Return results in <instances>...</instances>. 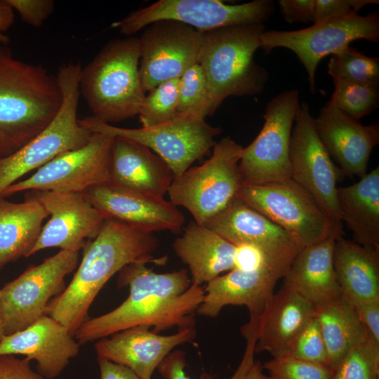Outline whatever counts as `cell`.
I'll use <instances>...</instances> for the list:
<instances>
[{"mask_svg": "<svg viewBox=\"0 0 379 379\" xmlns=\"http://www.w3.org/2000/svg\"><path fill=\"white\" fill-rule=\"evenodd\" d=\"M146 264L133 262L119 272L117 285L129 288L128 298L109 312L88 318L73 334L79 344L136 326L152 327L155 333L194 326L204 288L192 284L185 269L157 273Z\"/></svg>", "mask_w": 379, "mask_h": 379, "instance_id": "obj_1", "label": "cell"}, {"mask_svg": "<svg viewBox=\"0 0 379 379\" xmlns=\"http://www.w3.org/2000/svg\"><path fill=\"white\" fill-rule=\"evenodd\" d=\"M159 240L148 232L112 218H105L95 238L86 241L82 260L71 282L49 302L46 314L73 335L88 319L89 308L108 280L126 265L135 262L164 265L156 258Z\"/></svg>", "mask_w": 379, "mask_h": 379, "instance_id": "obj_2", "label": "cell"}, {"mask_svg": "<svg viewBox=\"0 0 379 379\" xmlns=\"http://www.w3.org/2000/svg\"><path fill=\"white\" fill-rule=\"evenodd\" d=\"M62 102L56 76L41 65L15 58L9 47L0 44V158L39 134Z\"/></svg>", "mask_w": 379, "mask_h": 379, "instance_id": "obj_3", "label": "cell"}, {"mask_svg": "<svg viewBox=\"0 0 379 379\" xmlns=\"http://www.w3.org/2000/svg\"><path fill=\"white\" fill-rule=\"evenodd\" d=\"M140 44L127 36L107 42L81 68L79 91L93 117L112 124L138 115L146 95L140 80Z\"/></svg>", "mask_w": 379, "mask_h": 379, "instance_id": "obj_4", "label": "cell"}, {"mask_svg": "<svg viewBox=\"0 0 379 379\" xmlns=\"http://www.w3.org/2000/svg\"><path fill=\"white\" fill-rule=\"evenodd\" d=\"M265 29L264 24H249L203 32L198 63L208 81L213 114L230 96L254 95L264 90L269 74L254 54Z\"/></svg>", "mask_w": 379, "mask_h": 379, "instance_id": "obj_5", "label": "cell"}, {"mask_svg": "<svg viewBox=\"0 0 379 379\" xmlns=\"http://www.w3.org/2000/svg\"><path fill=\"white\" fill-rule=\"evenodd\" d=\"M81 68L74 62L60 67L56 77L62 102L56 116L19 150L0 158V196L24 175L39 169L62 153L81 148L90 140L93 133L81 125L77 117Z\"/></svg>", "mask_w": 379, "mask_h": 379, "instance_id": "obj_6", "label": "cell"}, {"mask_svg": "<svg viewBox=\"0 0 379 379\" xmlns=\"http://www.w3.org/2000/svg\"><path fill=\"white\" fill-rule=\"evenodd\" d=\"M244 148L228 136L215 142L209 159L174 179L167 193L170 201L204 225L238 196L243 185L238 165Z\"/></svg>", "mask_w": 379, "mask_h": 379, "instance_id": "obj_7", "label": "cell"}, {"mask_svg": "<svg viewBox=\"0 0 379 379\" xmlns=\"http://www.w3.org/2000/svg\"><path fill=\"white\" fill-rule=\"evenodd\" d=\"M238 197L291 234L302 246L343 236L314 198L292 179L242 185Z\"/></svg>", "mask_w": 379, "mask_h": 379, "instance_id": "obj_8", "label": "cell"}, {"mask_svg": "<svg viewBox=\"0 0 379 379\" xmlns=\"http://www.w3.org/2000/svg\"><path fill=\"white\" fill-rule=\"evenodd\" d=\"M358 39L379 41L378 12L335 17L298 30L265 31L260 36V48L266 53L279 47L292 51L305 68L310 91L314 93L319 62L325 56L337 53Z\"/></svg>", "mask_w": 379, "mask_h": 379, "instance_id": "obj_9", "label": "cell"}, {"mask_svg": "<svg viewBox=\"0 0 379 379\" xmlns=\"http://www.w3.org/2000/svg\"><path fill=\"white\" fill-rule=\"evenodd\" d=\"M79 123L92 133L128 139L147 147L167 164L175 178L213 147L215 138L222 132L205 120L179 114L168 122L148 128L117 127L92 116L79 119Z\"/></svg>", "mask_w": 379, "mask_h": 379, "instance_id": "obj_10", "label": "cell"}, {"mask_svg": "<svg viewBox=\"0 0 379 379\" xmlns=\"http://www.w3.org/2000/svg\"><path fill=\"white\" fill-rule=\"evenodd\" d=\"M274 11L271 0L234 5L219 0H159L131 12L112 27L122 34L132 36L151 23L168 20L206 32L233 25L264 24Z\"/></svg>", "mask_w": 379, "mask_h": 379, "instance_id": "obj_11", "label": "cell"}, {"mask_svg": "<svg viewBox=\"0 0 379 379\" xmlns=\"http://www.w3.org/2000/svg\"><path fill=\"white\" fill-rule=\"evenodd\" d=\"M299 105L297 89L283 91L267 103L262 129L244 148L238 165L243 185H265L291 179L290 143Z\"/></svg>", "mask_w": 379, "mask_h": 379, "instance_id": "obj_12", "label": "cell"}, {"mask_svg": "<svg viewBox=\"0 0 379 379\" xmlns=\"http://www.w3.org/2000/svg\"><path fill=\"white\" fill-rule=\"evenodd\" d=\"M79 251L60 250L29 265L0 289V319L5 335L22 331L46 314L53 296L65 288V278L77 267Z\"/></svg>", "mask_w": 379, "mask_h": 379, "instance_id": "obj_13", "label": "cell"}, {"mask_svg": "<svg viewBox=\"0 0 379 379\" xmlns=\"http://www.w3.org/2000/svg\"><path fill=\"white\" fill-rule=\"evenodd\" d=\"M290 143L291 179L306 190L333 224L343 230L337 182L343 175L317 133L308 104L300 103Z\"/></svg>", "mask_w": 379, "mask_h": 379, "instance_id": "obj_14", "label": "cell"}, {"mask_svg": "<svg viewBox=\"0 0 379 379\" xmlns=\"http://www.w3.org/2000/svg\"><path fill=\"white\" fill-rule=\"evenodd\" d=\"M114 139L93 133L84 146L58 155L29 178L7 187L0 197L25 190L83 193L91 187L109 182Z\"/></svg>", "mask_w": 379, "mask_h": 379, "instance_id": "obj_15", "label": "cell"}, {"mask_svg": "<svg viewBox=\"0 0 379 379\" xmlns=\"http://www.w3.org/2000/svg\"><path fill=\"white\" fill-rule=\"evenodd\" d=\"M139 72L145 92L179 79L198 63L203 32L175 20H160L143 29L138 38Z\"/></svg>", "mask_w": 379, "mask_h": 379, "instance_id": "obj_16", "label": "cell"}, {"mask_svg": "<svg viewBox=\"0 0 379 379\" xmlns=\"http://www.w3.org/2000/svg\"><path fill=\"white\" fill-rule=\"evenodd\" d=\"M204 226L235 246L255 247L270 267L284 276L303 248L287 232L238 196Z\"/></svg>", "mask_w": 379, "mask_h": 379, "instance_id": "obj_17", "label": "cell"}, {"mask_svg": "<svg viewBox=\"0 0 379 379\" xmlns=\"http://www.w3.org/2000/svg\"><path fill=\"white\" fill-rule=\"evenodd\" d=\"M51 218L42 227L29 256L48 248L79 251L98 234L105 218L82 193L31 190Z\"/></svg>", "mask_w": 379, "mask_h": 379, "instance_id": "obj_18", "label": "cell"}, {"mask_svg": "<svg viewBox=\"0 0 379 379\" xmlns=\"http://www.w3.org/2000/svg\"><path fill=\"white\" fill-rule=\"evenodd\" d=\"M82 194L105 218L148 232L180 233L185 223L178 206L164 197L124 190L109 182L91 187Z\"/></svg>", "mask_w": 379, "mask_h": 379, "instance_id": "obj_19", "label": "cell"}, {"mask_svg": "<svg viewBox=\"0 0 379 379\" xmlns=\"http://www.w3.org/2000/svg\"><path fill=\"white\" fill-rule=\"evenodd\" d=\"M315 312L309 302L283 284L261 315L242 326L241 333L255 335L254 352H267L272 358L286 357Z\"/></svg>", "mask_w": 379, "mask_h": 379, "instance_id": "obj_20", "label": "cell"}, {"mask_svg": "<svg viewBox=\"0 0 379 379\" xmlns=\"http://www.w3.org/2000/svg\"><path fill=\"white\" fill-rule=\"evenodd\" d=\"M323 146L339 165L343 175L361 178L367 173L371 152L379 143L378 124L364 126L327 104L314 119Z\"/></svg>", "mask_w": 379, "mask_h": 379, "instance_id": "obj_21", "label": "cell"}, {"mask_svg": "<svg viewBox=\"0 0 379 379\" xmlns=\"http://www.w3.org/2000/svg\"><path fill=\"white\" fill-rule=\"evenodd\" d=\"M79 345L64 325L46 314L25 329L5 335L0 355H24L36 362L39 373L53 379L77 356Z\"/></svg>", "mask_w": 379, "mask_h": 379, "instance_id": "obj_22", "label": "cell"}, {"mask_svg": "<svg viewBox=\"0 0 379 379\" xmlns=\"http://www.w3.org/2000/svg\"><path fill=\"white\" fill-rule=\"evenodd\" d=\"M149 329L136 326L100 339L95 344L98 357L129 368L140 379H151L154 371L175 347L192 340L196 335L194 326L169 335Z\"/></svg>", "mask_w": 379, "mask_h": 379, "instance_id": "obj_23", "label": "cell"}, {"mask_svg": "<svg viewBox=\"0 0 379 379\" xmlns=\"http://www.w3.org/2000/svg\"><path fill=\"white\" fill-rule=\"evenodd\" d=\"M284 274L267 265L244 270L234 268L207 283L197 312L214 317L227 305H244L250 321L256 320L274 294L277 281Z\"/></svg>", "mask_w": 379, "mask_h": 379, "instance_id": "obj_24", "label": "cell"}, {"mask_svg": "<svg viewBox=\"0 0 379 379\" xmlns=\"http://www.w3.org/2000/svg\"><path fill=\"white\" fill-rule=\"evenodd\" d=\"M174 179L167 164L152 150L130 140L114 137L109 164L110 184L164 197Z\"/></svg>", "mask_w": 379, "mask_h": 379, "instance_id": "obj_25", "label": "cell"}, {"mask_svg": "<svg viewBox=\"0 0 379 379\" xmlns=\"http://www.w3.org/2000/svg\"><path fill=\"white\" fill-rule=\"evenodd\" d=\"M335 239L331 237L303 247L283 278L284 285L298 293L315 310L343 298L333 267Z\"/></svg>", "mask_w": 379, "mask_h": 379, "instance_id": "obj_26", "label": "cell"}, {"mask_svg": "<svg viewBox=\"0 0 379 379\" xmlns=\"http://www.w3.org/2000/svg\"><path fill=\"white\" fill-rule=\"evenodd\" d=\"M187 265L192 284L201 286L235 268L237 246L204 225L191 221L173 244Z\"/></svg>", "mask_w": 379, "mask_h": 379, "instance_id": "obj_27", "label": "cell"}, {"mask_svg": "<svg viewBox=\"0 0 379 379\" xmlns=\"http://www.w3.org/2000/svg\"><path fill=\"white\" fill-rule=\"evenodd\" d=\"M336 195L340 220L355 243L379 252V167L354 185L338 187Z\"/></svg>", "mask_w": 379, "mask_h": 379, "instance_id": "obj_28", "label": "cell"}, {"mask_svg": "<svg viewBox=\"0 0 379 379\" xmlns=\"http://www.w3.org/2000/svg\"><path fill=\"white\" fill-rule=\"evenodd\" d=\"M333 267L343 297L352 305L379 300V252L338 237Z\"/></svg>", "mask_w": 379, "mask_h": 379, "instance_id": "obj_29", "label": "cell"}, {"mask_svg": "<svg viewBox=\"0 0 379 379\" xmlns=\"http://www.w3.org/2000/svg\"><path fill=\"white\" fill-rule=\"evenodd\" d=\"M48 213L36 199L14 203L0 197V269L21 257H29Z\"/></svg>", "mask_w": 379, "mask_h": 379, "instance_id": "obj_30", "label": "cell"}, {"mask_svg": "<svg viewBox=\"0 0 379 379\" xmlns=\"http://www.w3.org/2000/svg\"><path fill=\"white\" fill-rule=\"evenodd\" d=\"M333 370L347 353L369 335L354 305L344 298L316 309L315 313Z\"/></svg>", "mask_w": 379, "mask_h": 379, "instance_id": "obj_31", "label": "cell"}, {"mask_svg": "<svg viewBox=\"0 0 379 379\" xmlns=\"http://www.w3.org/2000/svg\"><path fill=\"white\" fill-rule=\"evenodd\" d=\"M328 74L333 80L378 86L379 58L367 56L348 46L332 55Z\"/></svg>", "mask_w": 379, "mask_h": 379, "instance_id": "obj_32", "label": "cell"}, {"mask_svg": "<svg viewBox=\"0 0 379 379\" xmlns=\"http://www.w3.org/2000/svg\"><path fill=\"white\" fill-rule=\"evenodd\" d=\"M177 112L202 120L213 115L208 81L199 63L179 78Z\"/></svg>", "mask_w": 379, "mask_h": 379, "instance_id": "obj_33", "label": "cell"}, {"mask_svg": "<svg viewBox=\"0 0 379 379\" xmlns=\"http://www.w3.org/2000/svg\"><path fill=\"white\" fill-rule=\"evenodd\" d=\"M335 89L326 103L352 118L359 120L379 105L378 86L333 80Z\"/></svg>", "mask_w": 379, "mask_h": 379, "instance_id": "obj_34", "label": "cell"}, {"mask_svg": "<svg viewBox=\"0 0 379 379\" xmlns=\"http://www.w3.org/2000/svg\"><path fill=\"white\" fill-rule=\"evenodd\" d=\"M330 379H379V345L368 335L347 353Z\"/></svg>", "mask_w": 379, "mask_h": 379, "instance_id": "obj_35", "label": "cell"}, {"mask_svg": "<svg viewBox=\"0 0 379 379\" xmlns=\"http://www.w3.org/2000/svg\"><path fill=\"white\" fill-rule=\"evenodd\" d=\"M178 81L179 79L166 81L145 95L138 114L142 127L162 124L178 116Z\"/></svg>", "mask_w": 379, "mask_h": 379, "instance_id": "obj_36", "label": "cell"}, {"mask_svg": "<svg viewBox=\"0 0 379 379\" xmlns=\"http://www.w3.org/2000/svg\"><path fill=\"white\" fill-rule=\"evenodd\" d=\"M262 365L267 379H330L333 370L292 357L272 358Z\"/></svg>", "mask_w": 379, "mask_h": 379, "instance_id": "obj_37", "label": "cell"}, {"mask_svg": "<svg viewBox=\"0 0 379 379\" xmlns=\"http://www.w3.org/2000/svg\"><path fill=\"white\" fill-rule=\"evenodd\" d=\"M288 356L330 368L316 315L298 337Z\"/></svg>", "mask_w": 379, "mask_h": 379, "instance_id": "obj_38", "label": "cell"}, {"mask_svg": "<svg viewBox=\"0 0 379 379\" xmlns=\"http://www.w3.org/2000/svg\"><path fill=\"white\" fill-rule=\"evenodd\" d=\"M253 341H248L242 360L230 379H243L250 366L254 362ZM186 361L185 353L181 350L170 352L157 366L158 371L165 379H190L185 371Z\"/></svg>", "mask_w": 379, "mask_h": 379, "instance_id": "obj_39", "label": "cell"}, {"mask_svg": "<svg viewBox=\"0 0 379 379\" xmlns=\"http://www.w3.org/2000/svg\"><path fill=\"white\" fill-rule=\"evenodd\" d=\"M375 0H315L313 23L330 18L358 14V11L368 4H378Z\"/></svg>", "mask_w": 379, "mask_h": 379, "instance_id": "obj_40", "label": "cell"}, {"mask_svg": "<svg viewBox=\"0 0 379 379\" xmlns=\"http://www.w3.org/2000/svg\"><path fill=\"white\" fill-rule=\"evenodd\" d=\"M15 11L22 20L27 25L38 28L53 13L55 2L53 0H6Z\"/></svg>", "mask_w": 379, "mask_h": 379, "instance_id": "obj_41", "label": "cell"}, {"mask_svg": "<svg viewBox=\"0 0 379 379\" xmlns=\"http://www.w3.org/2000/svg\"><path fill=\"white\" fill-rule=\"evenodd\" d=\"M0 379H46L34 371L27 358L19 359L12 354L0 355Z\"/></svg>", "mask_w": 379, "mask_h": 379, "instance_id": "obj_42", "label": "cell"}, {"mask_svg": "<svg viewBox=\"0 0 379 379\" xmlns=\"http://www.w3.org/2000/svg\"><path fill=\"white\" fill-rule=\"evenodd\" d=\"M278 4L288 22H314L315 0H279Z\"/></svg>", "mask_w": 379, "mask_h": 379, "instance_id": "obj_43", "label": "cell"}, {"mask_svg": "<svg viewBox=\"0 0 379 379\" xmlns=\"http://www.w3.org/2000/svg\"><path fill=\"white\" fill-rule=\"evenodd\" d=\"M353 305L360 321L379 345V300Z\"/></svg>", "mask_w": 379, "mask_h": 379, "instance_id": "obj_44", "label": "cell"}, {"mask_svg": "<svg viewBox=\"0 0 379 379\" xmlns=\"http://www.w3.org/2000/svg\"><path fill=\"white\" fill-rule=\"evenodd\" d=\"M262 265H269L266 262L262 254L257 248L248 245L237 246L235 268L250 270Z\"/></svg>", "mask_w": 379, "mask_h": 379, "instance_id": "obj_45", "label": "cell"}, {"mask_svg": "<svg viewBox=\"0 0 379 379\" xmlns=\"http://www.w3.org/2000/svg\"><path fill=\"white\" fill-rule=\"evenodd\" d=\"M100 379H140L129 368L113 362L106 358L98 357Z\"/></svg>", "mask_w": 379, "mask_h": 379, "instance_id": "obj_46", "label": "cell"}, {"mask_svg": "<svg viewBox=\"0 0 379 379\" xmlns=\"http://www.w3.org/2000/svg\"><path fill=\"white\" fill-rule=\"evenodd\" d=\"M13 21V10L6 0H0V31L6 32L12 25Z\"/></svg>", "mask_w": 379, "mask_h": 379, "instance_id": "obj_47", "label": "cell"}, {"mask_svg": "<svg viewBox=\"0 0 379 379\" xmlns=\"http://www.w3.org/2000/svg\"><path fill=\"white\" fill-rule=\"evenodd\" d=\"M262 365L260 361H254L250 366L243 379H267L263 372Z\"/></svg>", "mask_w": 379, "mask_h": 379, "instance_id": "obj_48", "label": "cell"}, {"mask_svg": "<svg viewBox=\"0 0 379 379\" xmlns=\"http://www.w3.org/2000/svg\"><path fill=\"white\" fill-rule=\"evenodd\" d=\"M9 41V38L0 31V44H6Z\"/></svg>", "mask_w": 379, "mask_h": 379, "instance_id": "obj_49", "label": "cell"}, {"mask_svg": "<svg viewBox=\"0 0 379 379\" xmlns=\"http://www.w3.org/2000/svg\"><path fill=\"white\" fill-rule=\"evenodd\" d=\"M5 335H5V333H4L3 324H2L1 320L0 319V343L1 342L2 339L4 338V337Z\"/></svg>", "mask_w": 379, "mask_h": 379, "instance_id": "obj_50", "label": "cell"}]
</instances>
